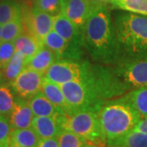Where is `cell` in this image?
Masks as SVG:
<instances>
[{
  "instance_id": "obj_1",
  "label": "cell",
  "mask_w": 147,
  "mask_h": 147,
  "mask_svg": "<svg viewBox=\"0 0 147 147\" xmlns=\"http://www.w3.org/2000/svg\"><path fill=\"white\" fill-rule=\"evenodd\" d=\"M69 109V115L79 111L99 112L106 101L129 91L113 67L86 62L84 75L78 81L61 84Z\"/></svg>"
},
{
  "instance_id": "obj_2",
  "label": "cell",
  "mask_w": 147,
  "mask_h": 147,
  "mask_svg": "<svg viewBox=\"0 0 147 147\" xmlns=\"http://www.w3.org/2000/svg\"><path fill=\"white\" fill-rule=\"evenodd\" d=\"M84 49L97 63L115 65L123 59L109 7H100L88 18L83 29Z\"/></svg>"
},
{
  "instance_id": "obj_3",
  "label": "cell",
  "mask_w": 147,
  "mask_h": 147,
  "mask_svg": "<svg viewBox=\"0 0 147 147\" xmlns=\"http://www.w3.org/2000/svg\"><path fill=\"white\" fill-rule=\"evenodd\" d=\"M98 115L106 147H115L142 119L137 110L119 97L106 101Z\"/></svg>"
},
{
  "instance_id": "obj_4",
  "label": "cell",
  "mask_w": 147,
  "mask_h": 147,
  "mask_svg": "<svg viewBox=\"0 0 147 147\" xmlns=\"http://www.w3.org/2000/svg\"><path fill=\"white\" fill-rule=\"evenodd\" d=\"M113 23L123 59L147 56L146 16L119 12L115 14Z\"/></svg>"
},
{
  "instance_id": "obj_5",
  "label": "cell",
  "mask_w": 147,
  "mask_h": 147,
  "mask_svg": "<svg viewBox=\"0 0 147 147\" xmlns=\"http://www.w3.org/2000/svg\"><path fill=\"white\" fill-rule=\"evenodd\" d=\"M62 129L74 132L93 142L98 147H106L100 127L99 115L94 111H79L59 117Z\"/></svg>"
},
{
  "instance_id": "obj_6",
  "label": "cell",
  "mask_w": 147,
  "mask_h": 147,
  "mask_svg": "<svg viewBox=\"0 0 147 147\" xmlns=\"http://www.w3.org/2000/svg\"><path fill=\"white\" fill-rule=\"evenodd\" d=\"M113 68L129 92L147 86V56L123 58Z\"/></svg>"
},
{
  "instance_id": "obj_7",
  "label": "cell",
  "mask_w": 147,
  "mask_h": 147,
  "mask_svg": "<svg viewBox=\"0 0 147 147\" xmlns=\"http://www.w3.org/2000/svg\"><path fill=\"white\" fill-rule=\"evenodd\" d=\"M53 30L62 37L68 44L63 60L80 61L84 48L82 32L61 12L54 16Z\"/></svg>"
},
{
  "instance_id": "obj_8",
  "label": "cell",
  "mask_w": 147,
  "mask_h": 147,
  "mask_svg": "<svg viewBox=\"0 0 147 147\" xmlns=\"http://www.w3.org/2000/svg\"><path fill=\"white\" fill-rule=\"evenodd\" d=\"M21 16L24 32L34 36L41 42L53 30L54 16L34 7H32L31 8L21 7Z\"/></svg>"
},
{
  "instance_id": "obj_9",
  "label": "cell",
  "mask_w": 147,
  "mask_h": 147,
  "mask_svg": "<svg viewBox=\"0 0 147 147\" xmlns=\"http://www.w3.org/2000/svg\"><path fill=\"white\" fill-rule=\"evenodd\" d=\"M87 61L57 60L45 74V79L61 85L78 81L83 77Z\"/></svg>"
},
{
  "instance_id": "obj_10",
  "label": "cell",
  "mask_w": 147,
  "mask_h": 147,
  "mask_svg": "<svg viewBox=\"0 0 147 147\" xmlns=\"http://www.w3.org/2000/svg\"><path fill=\"white\" fill-rule=\"evenodd\" d=\"M45 76L34 69L25 67L19 75L10 83L16 96L29 100L33 96L41 91Z\"/></svg>"
},
{
  "instance_id": "obj_11",
  "label": "cell",
  "mask_w": 147,
  "mask_h": 147,
  "mask_svg": "<svg viewBox=\"0 0 147 147\" xmlns=\"http://www.w3.org/2000/svg\"><path fill=\"white\" fill-rule=\"evenodd\" d=\"M98 7L90 0H62L61 13L82 32L88 18Z\"/></svg>"
},
{
  "instance_id": "obj_12",
  "label": "cell",
  "mask_w": 147,
  "mask_h": 147,
  "mask_svg": "<svg viewBox=\"0 0 147 147\" xmlns=\"http://www.w3.org/2000/svg\"><path fill=\"white\" fill-rule=\"evenodd\" d=\"M34 118V115L29 105L28 100L16 96L13 109L8 116L12 130L31 127Z\"/></svg>"
},
{
  "instance_id": "obj_13",
  "label": "cell",
  "mask_w": 147,
  "mask_h": 147,
  "mask_svg": "<svg viewBox=\"0 0 147 147\" xmlns=\"http://www.w3.org/2000/svg\"><path fill=\"white\" fill-rule=\"evenodd\" d=\"M59 116H34L31 127L40 139L57 137L62 130Z\"/></svg>"
},
{
  "instance_id": "obj_14",
  "label": "cell",
  "mask_w": 147,
  "mask_h": 147,
  "mask_svg": "<svg viewBox=\"0 0 147 147\" xmlns=\"http://www.w3.org/2000/svg\"><path fill=\"white\" fill-rule=\"evenodd\" d=\"M28 102L34 116H59L65 114L54 105L41 91L30 98Z\"/></svg>"
},
{
  "instance_id": "obj_15",
  "label": "cell",
  "mask_w": 147,
  "mask_h": 147,
  "mask_svg": "<svg viewBox=\"0 0 147 147\" xmlns=\"http://www.w3.org/2000/svg\"><path fill=\"white\" fill-rule=\"evenodd\" d=\"M56 61L57 57L55 54L46 46L42 45L38 52L28 61L26 67L34 69L37 72L45 75L48 69Z\"/></svg>"
},
{
  "instance_id": "obj_16",
  "label": "cell",
  "mask_w": 147,
  "mask_h": 147,
  "mask_svg": "<svg viewBox=\"0 0 147 147\" xmlns=\"http://www.w3.org/2000/svg\"><path fill=\"white\" fill-rule=\"evenodd\" d=\"M14 42L16 51H20L24 54L26 57V65L43 45V42L26 32H23Z\"/></svg>"
},
{
  "instance_id": "obj_17",
  "label": "cell",
  "mask_w": 147,
  "mask_h": 147,
  "mask_svg": "<svg viewBox=\"0 0 147 147\" xmlns=\"http://www.w3.org/2000/svg\"><path fill=\"white\" fill-rule=\"evenodd\" d=\"M40 138L32 127L13 129L10 137L9 147H37Z\"/></svg>"
},
{
  "instance_id": "obj_18",
  "label": "cell",
  "mask_w": 147,
  "mask_h": 147,
  "mask_svg": "<svg viewBox=\"0 0 147 147\" xmlns=\"http://www.w3.org/2000/svg\"><path fill=\"white\" fill-rule=\"evenodd\" d=\"M121 100L131 105L143 117L147 116V86L133 89L119 96Z\"/></svg>"
},
{
  "instance_id": "obj_19",
  "label": "cell",
  "mask_w": 147,
  "mask_h": 147,
  "mask_svg": "<svg viewBox=\"0 0 147 147\" xmlns=\"http://www.w3.org/2000/svg\"><path fill=\"white\" fill-rule=\"evenodd\" d=\"M41 92L56 106L63 110L66 115H69V105L60 85L48 81L47 79H44Z\"/></svg>"
},
{
  "instance_id": "obj_20",
  "label": "cell",
  "mask_w": 147,
  "mask_h": 147,
  "mask_svg": "<svg viewBox=\"0 0 147 147\" xmlns=\"http://www.w3.org/2000/svg\"><path fill=\"white\" fill-rule=\"evenodd\" d=\"M43 45L53 52L57 60H63L68 44L66 41L58 33L52 30L44 37Z\"/></svg>"
},
{
  "instance_id": "obj_21",
  "label": "cell",
  "mask_w": 147,
  "mask_h": 147,
  "mask_svg": "<svg viewBox=\"0 0 147 147\" xmlns=\"http://www.w3.org/2000/svg\"><path fill=\"white\" fill-rule=\"evenodd\" d=\"M26 67V57L24 54L20 51H15L14 55L10 60L9 63L6 66V68L2 71L3 76L4 77L6 81L10 84L19 74Z\"/></svg>"
},
{
  "instance_id": "obj_22",
  "label": "cell",
  "mask_w": 147,
  "mask_h": 147,
  "mask_svg": "<svg viewBox=\"0 0 147 147\" xmlns=\"http://www.w3.org/2000/svg\"><path fill=\"white\" fill-rule=\"evenodd\" d=\"M57 139L60 147H98L93 142L65 129L60 131Z\"/></svg>"
},
{
  "instance_id": "obj_23",
  "label": "cell",
  "mask_w": 147,
  "mask_h": 147,
  "mask_svg": "<svg viewBox=\"0 0 147 147\" xmlns=\"http://www.w3.org/2000/svg\"><path fill=\"white\" fill-rule=\"evenodd\" d=\"M147 16V0H111L110 7Z\"/></svg>"
},
{
  "instance_id": "obj_24",
  "label": "cell",
  "mask_w": 147,
  "mask_h": 147,
  "mask_svg": "<svg viewBox=\"0 0 147 147\" xmlns=\"http://www.w3.org/2000/svg\"><path fill=\"white\" fill-rule=\"evenodd\" d=\"M21 16V7L16 0H0V24L3 26Z\"/></svg>"
},
{
  "instance_id": "obj_25",
  "label": "cell",
  "mask_w": 147,
  "mask_h": 147,
  "mask_svg": "<svg viewBox=\"0 0 147 147\" xmlns=\"http://www.w3.org/2000/svg\"><path fill=\"white\" fill-rule=\"evenodd\" d=\"M24 32L22 16H20L3 25L2 26V41L15 42L16 38Z\"/></svg>"
},
{
  "instance_id": "obj_26",
  "label": "cell",
  "mask_w": 147,
  "mask_h": 147,
  "mask_svg": "<svg viewBox=\"0 0 147 147\" xmlns=\"http://www.w3.org/2000/svg\"><path fill=\"white\" fill-rule=\"evenodd\" d=\"M16 97L9 84H0V115L8 117L13 109Z\"/></svg>"
},
{
  "instance_id": "obj_27",
  "label": "cell",
  "mask_w": 147,
  "mask_h": 147,
  "mask_svg": "<svg viewBox=\"0 0 147 147\" xmlns=\"http://www.w3.org/2000/svg\"><path fill=\"white\" fill-rule=\"evenodd\" d=\"M115 147H147V133L132 130L122 138Z\"/></svg>"
},
{
  "instance_id": "obj_28",
  "label": "cell",
  "mask_w": 147,
  "mask_h": 147,
  "mask_svg": "<svg viewBox=\"0 0 147 147\" xmlns=\"http://www.w3.org/2000/svg\"><path fill=\"white\" fill-rule=\"evenodd\" d=\"M62 0H34L33 7L39 10L57 16L61 12Z\"/></svg>"
},
{
  "instance_id": "obj_29",
  "label": "cell",
  "mask_w": 147,
  "mask_h": 147,
  "mask_svg": "<svg viewBox=\"0 0 147 147\" xmlns=\"http://www.w3.org/2000/svg\"><path fill=\"white\" fill-rule=\"evenodd\" d=\"M16 51L14 42H0V69L3 71L10 60L14 55Z\"/></svg>"
},
{
  "instance_id": "obj_30",
  "label": "cell",
  "mask_w": 147,
  "mask_h": 147,
  "mask_svg": "<svg viewBox=\"0 0 147 147\" xmlns=\"http://www.w3.org/2000/svg\"><path fill=\"white\" fill-rule=\"evenodd\" d=\"M11 131L8 117L0 115V147H9Z\"/></svg>"
},
{
  "instance_id": "obj_31",
  "label": "cell",
  "mask_w": 147,
  "mask_h": 147,
  "mask_svg": "<svg viewBox=\"0 0 147 147\" xmlns=\"http://www.w3.org/2000/svg\"><path fill=\"white\" fill-rule=\"evenodd\" d=\"M37 147H60L57 137L40 139Z\"/></svg>"
},
{
  "instance_id": "obj_32",
  "label": "cell",
  "mask_w": 147,
  "mask_h": 147,
  "mask_svg": "<svg viewBox=\"0 0 147 147\" xmlns=\"http://www.w3.org/2000/svg\"><path fill=\"white\" fill-rule=\"evenodd\" d=\"M133 130L147 133V116L141 119V120L137 123V125L133 128Z\"/></svg>"
},
{
  "instance_id": "obj_33",
  "label": "cell",
  "mask_w": 147,
  "mask_h": 147,
  "mask_svg": "<svg viewBox=\"0 0 147 147\" xmlns=\"http://www.w3.org/2000/svg\"><path fill=\"white\" fill-rule=\"evenodd\" d=\"M92 1L94 4L98 7H110V3L111 0H90Z\"/></svg>"
},
{
  "instance_id": "obj_34",
  "label": "cell",
  "mask_w": 147,
  "mask_h": 147,
  "mask_svg": "<svg viewBox=\"0 0 147 147\" xmlns=\"http://www.w3.org/2000/svg\"><path fill=\"white\" fill-rule=\"evenodd\" d=\"M2 25L0 24V42L2 41Z\"/></svg>"
},
{
  "instance_id": "obj_35",
  "label": "cell",
  "mask_w": 147,
  "mask_h": 147,
  "mask_svg": "<svg viewBox=\"0 0 147 147\" xmlns=\"http://www.w3.org/2000/svg\"><path fill=\"white\" fill-rule=\"evenodd\" d=\"M2 78H3V73H2V70L0 69V80L2 79Z\"/></svg>"
}]
</instances>
